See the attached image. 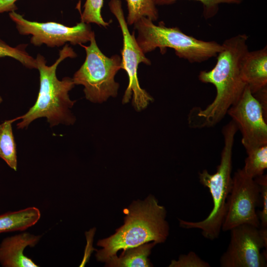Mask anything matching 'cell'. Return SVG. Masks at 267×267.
<instances>
[{"label":"cell","instance_id":"cell-6","mask_svg":"<svg viewBox=\"0 0 267 267\" xmlns=\"http://www.w3.org/2000/svg\"><path fill=\"white\" fill-rule=\"evenodd\" d=\"M85 49L86 59L75 73L72 80L75 85H83L87 99L102 103L109 97H116L119 84L115 76L121 69V57L115 54L109 57L98 47L94 35Z\"/></svg>","mask_w":267,"mask_h":267},{"label":"cell","instance_id":"cell-22","mask_svg":"<svg viewBox=\"0 0 267 267\" xmlns=\"http://www.w3.org/2000/svg\"><path fill=\"white\" fill-rule=\"evenodd\" d=\"M259 184L262 203V210L258 213L260 228H267V176L263 174L254 178Z\"/></svg>","mask_w":267,"mask_h":267},{"label":"cell","instance_id":"cell-7","mask_svg":"<svg viewBox=\"0 0 267 267\" xmlns=\"http://www.w3.org/2000/svg\"><path fill=\"white\" fill-rule=\"evenodd\" d=\"M108 6L111 13L117 20L123 36V47L121 50V69L127 73L129 84L125 92L122 102L127 103L133 94L132 103L137 111L146 108L153 98L139 84L137 69L139 64H151L139 46L135 37L134 32L131 33L125 17L121 0H110Z\"/></svg>","mask_w":267,"mask_h":267},{"label":"cell","instance_id":"cell-15","mask_svg":"<svg viewBox=\"0 0 267 267\" xmlns=\"http://www.w3.org/2000/svg\"><path fill=\"white\" fill-rule=\"evenodd\" d=\"M156 243H146L124 251L120 257L117 256L106 262V266L114 267H151L148 257Z\"/></svg>","mask_w":267,"mask_h":267},{"label":"cell","instance_id":"cell-10","mask_svg":"<svg viewBox=\"0 0 267 267\" xmlns=\"http://www.w3.org/2000/svg\"><path fill=\"white\" fill-rule=\"evenodd\" d=\"M260 189L254 178L242 169L232 177V184L227 200V209L222 230H230L237 226L248 224L260 227L256 211L261 202Z\"/></svg>","mask_w":267,"mask_h":267},{"label":"cell","instance_id":"cell-4","mask_svg":"<svg viewBox=\"0 0 267 267\" xmlns=\"http://www.w3.org/2000/svg\"><path fill=\"white\" fill-rule=\"evenodd\" d=\"M237 131L236 125L232 120L223 127L224 145L216 173L210 174L206 169L199 173L200 182L209 189L213 200V208L209 215L199 222L179 219L181 227L200 229L202 235L211 240L219 237L227 211V200L232 184L233 148Z\"/></svg>","mask_w":267,"mask_h":267},{"label":"cell","instance_id":"cell-11","mask_svg":"<svg viewBox=\"0 0 267 267\" xmlns=\"http://www.w3.org/2000/svg\"><path fill=\"white\" fill-rule=\"evenodd\" d=\"M227 114L241 132V142L246 152L267 144V119L261 104L247 86Z\"/></svg>","mask_w":267,"mask_h":267},{"label":"cell","instance_id":"cell-24","mask_svg":"<svg viewBox=\"0 0 267 267\" xmlns=\"http://www.w3.org/2000/svg\"><path fill=\"white\" fill-rule=\"evenodd\" d=\"M18 0H0V13L16 11L17 7L15 2Z\"/></svg>","mask_w":267,"mask_h":267},{"label":"cell","instance_id":"cell-25","mask_svg":"<svg viewBox=\"0 0 267 267\" xmlns=\"http://www.w3.org/2000/svg\"><path fill=\"white\" fill-rule=\"evenodd\" d=\"M2 102V97L0 96V104H1V103Z\"/></svg>","mask_w":267,"mask_h":267},{"label":"cell","instance_id":"cell-8","mask_svg":"<svg viewBox=\"0 0 267 267\" xmlns=\"http://www.w3.org/2000/svg\"><path fill=\"white\" fill-rule=\"evenodd\" d=\"M9 16L15 23L20 34L32 35L30 43L35 46L44 44L48 47H59L67 43L82 45L89 42L94 35L89 24L81 21L73 27H68L55 22L31 21L15 11L10 12Z\"/></svg>","mask_w":267,"mask_h":267},{"label":"cell","instance_id":"cell-14","mask_svg":"<svg viewBox=\"0 0 267 267\" xmlns=\"http://www.w3.org/2000/svg\"><path fill=\"white\" fill-rule=\"evenodd\" d=\"M39 210L29 207L15 212H8L0 215V233L21 231L34 225L40 219Z\"/></svg>","mask_w":267,"mask_h":267},{"label":"cell","instance_id":"cell-20","mask_svg":"<svg viewBox=\"0 0 267 267\" xmlns=\"http://www.w3.org/2000/svg\"><path fill=\"white\" fill-rule=\"evenodd\" d=\"M103 2V0H86L81 13V22L94 23L104 28L108 27L112 21L107 22L103 19L101 11Z\"/></svg>","mask_w":267,"mask_h":267},{"label":"cell","instance_id":"cell-18","mask_svg":"<svg viewBox=\"0 0 267 267\" xmlns=\"http://www.w3.org/2000/svg\"><path fill=\"white\" fill-rule=\"evenodd\" d=\"M247 157L242 170L248 176L255 178L264 174L267 168V144L246 152Z\"/></svg>","mask_w":267,"mask_h":267},{"label":"cell","instance_id":"cell-23","mask_svg":"<svg viewBox=\"0 0 267 267\" xmlns=\"http://www.w3.org/2000/svg\"><path fill=\"white\" fill-rule=\"evenodd\" d=\"M170 267H210V265L200 258L195 252L180 255L178 260H173Z\"/></svg>","mask_w":267,"mask_h":267},{"label":"cell","instance_id":"cell-13","mask_svg":"<svg viewBox=\"0 0 267 267\" xmlns=\"http://www.w3.org/2000/svg\"><path fill=\"white\" fill-rule=\"evenodd\" d=\"M241 78L253 94L267 87V46L249 51L241 64Z\"/></svg>","mask_w":267,"mask_h":267},{"label":"cell","instance_id":"cell-1","mask_svg":"<svg viewBox=\"0 0 267 267\" xmlns=\"http://www.w3.org/2000/svg\"><path fill=\"white\" fill-rule=\"evenodd\" d=\"M248 39L246 34H242L226 39L216 57L215 66L209 71L200 72L198 79L202 83L213 84L216 89V95L205 108L196 107L191 110L188 117L190 127L201 128L215 126L242 95L247 85L241 78V67L249 51Z\"/></svg>","mask_w":267,"mask_h":267},{"label":"cell","instance_id":"cell-3","mask_svg":"<svg viewBox=\"0 0 267 267\" xmlns=\"http://www.w3.org/2000/svg\"><path fill=\"white\" fill-rule=\"evenodd\" d=\"M76 56V53L67 44L59 51L58 59L51 65L46 64L43 55L37 54L36 60L40 73L39 92L34 105L25 114L16 118L21 120L17 124L18 129L27 128L35 120L43 117L46 118L50 127L74 123L75 118L70 109L76 101L70 99L69 92L75 84L70 77L58 80L56 71L58 65L65 59Z\"/></svg>","mask_w":267,"mask_h":267},{"label":"cell","instance_id":"cell-21","mask_svg":"<svg viewBox=\"0 0 267 267\" xmlns=\"http://www.w3.org/2000/svg\"><path fill=\"white\" fill-rule=\"evenodd\" d=\"M179 0H154L156 5L163 6L172 4ZM200 2L203 6V15L205 19L214 17L218 12L221 4L241 3L243 0H191Z\"/></svg>","mask_w":267,"mask_h":267},{"label":"cell","instance_id":"cell-16","mask_svg":"<svg viewBox=\"0 0 267 267\" xmlns=\"http://www.w3.org/2000/svg\"><path fill=\"white\" fill-rule=\"evenodd\" d=\"M16 120H6L0 124V158L15 171L17 167V152L12 124Z\"/></svg>","mask_w":267,"mask_h":267},{"label":"cell","instance_id":"cell-17","mask_svg":"<svg viewBox=\"0 0 267 267\" xmlns=\"http://www.w3.org/2000/svg\"><path fill=\"white\" fill-rule=\"evenodd\" d=\"M125 0L128 8L126 19L128 25H134L143 17H147L153 22L158 19V11L154 0Z\"/></svg>","mask_w":267,"mask_h":267},{"label":"cell","instance_id":"cell-5","mask_svg":"<svg viewBox=\"0 0 267 267\" xmlns=\"http://www.w3.org/2000/svg\"><path fill=\"white\" fill-rule=\"evenodd\" d=\"M134 26L137 32L136 42L144 54L156 48L164 54L167 48H171L178 57L190 63H200L216 57L222 48L216 41L198 40L177 27H167L163 21L156 25L151 19L143 17Z\"/></svg>","mask_w":267,"mask_h":267},{"label":"cell","instance_id":"cell-12","mask_svg":"<svg viewBox=\"0 0 267 267\" xmlns=\"http://www.w3.org/2000/svg\"><path fill=\"white\" fill-rule=\"evenodd\" d=\"M40 236L28 233L8 237L4 239L0 245V263L4 267H37L31 259L23 254L28 246H34Z\"/></svg>","mask_w":267,"mask_h":267},{"label":"cell","instance_id":"cell-19","mask_svg":"<svg viewBox=\"0 0 267 267\" xmlns=\"http://www.w3.org/2000/svg\"><path fill=\"white\" fill-rule=\"evenodd\" d=\"M27 44L12 47L0 39V58H12L29 69H37L36 58L31 56L26 50Z\"/></svg>","mask_w":267,"mask_h":267},{"label":"cell","instance_id":"cell-9","mask_svg":"<svg viewBox=\"0 0 267 267\" xmlns=\"http://www.w3.org/2000/svg\"><path fill=\"white\" fill-rule=\"evenodd\" d=\"M226 251L220 258L221 267H267V228L243 224L230 230Z\"/></svg>","mask_w":267,"mask_h":267},{"label":"cell","instance_id":"cell-2","mask_svg":"<svg viewBox=\"0 0 267 267\" xmlns=\"http://www.w3.org/2000/svg\"><path fill=\"white\" fill-rule=\"evenodd\" d=\"M124 212L123 226L113 235L98 241L97 245L102 248L96 254L98 261L107 262L121 249L125 251L149 241L157 244L166 241L169 233L166 210L154 196L150 195L144 201H134Z\"/></svg>","mask_w":267,"mask_h":267}]
</instances>
